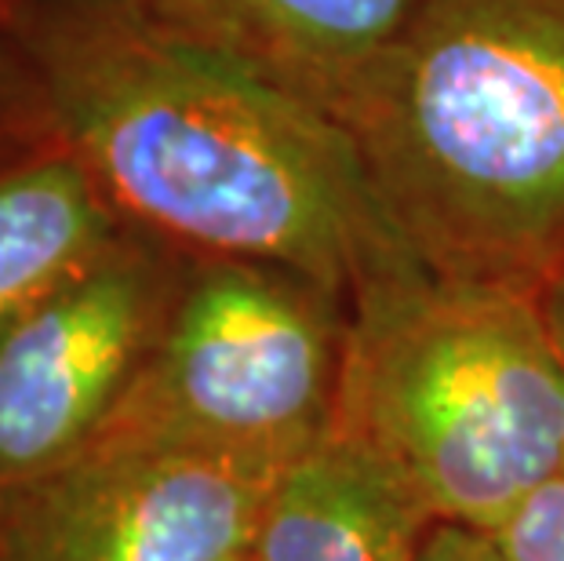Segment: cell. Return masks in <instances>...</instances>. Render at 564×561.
<instances>
[{
  "instance_id": "6da1fadb",
  "label": "cell",
  "mask_w": 564,
  "mask_h": 561,
  "mask_svg": "<svg viewBox=\"0 0 564 561\" xmlns=\"http://www.w3.org/2000/svg\"><path fill=\"white\" fill-rule=\"evenodd\" d=\"M55 136L128 226L350 303L415 248L339 117L142 0H4Z\"/></svg>"
},
{
  "instance_id": "7a4b0ae2",
  "label": "cell",
  "mask_w": 564,
  "mask_h": 561,
  "mask_svg": "<svg viewBox=\"0 0 564 561\" xmlns=\"http://www.w3.org/2000/svg\"><path fill=\"white\" fill-rule=\"evenodd\" d=\"M339 121L430 270L543 289L564 259V0H423Z\"/></svg>"
},
{
  "instance_id": "3957f363",
  "label": "cell",
  "mask_w": 564,
  "mask_h": 561,
  "mask_svg": "<svg viewBox=\"0 0 564 561\" xmlns=\"http://www.w3.org/2000/svg\"><path fill=\"white\" fill-rule=\"evenodd\" d=\"M332 431L437 521L491 532L564 471V350L539 292L423 259L371 278L350 300Z\"/></svg>"
},
{
  "instance_id": "277c9868",
  "label": "cell",
  "mask_w": 564,
  "mask_h": 561,
  "mask_svg": "<svg viewBox=\"0 0 564 561\" xmlns=\"http://www.w3.org/2000/svg\"><path fill=\"white\" fill-rule=\"evenodd\" d=\"M197 259L95 438L284 467L332 427L343 300L270 262Z\"/></svg>"
},
{
  "instance_id": "5b68a950",
  "label": "cell",
  "mask_w": 564,
  "mask_h": 561,
  "mask_svg": "<svg viewBox=\"0 0 564 561\" xmlns=\"http://www.w3.org/2000/svg\"><path fill=\"white\" fill-rule=\"evenodd\" d=\"M278 474L267 460L95 438L0 493V561H237Z\"/></svg>"
},
{
  "instance_id": "8992f818",
  "label": "cell",
  "mask_w": 564,
  "mask_h": 561,
  "mask_svg": "<svg viewBox=\"0 0 564 561\" xmlns=\"http://www.w3.org/2000/svg\"><path fill=\"white\" fill-rule=\"evenodd\" d=\"M183 248L128 226L0 339V493L88 445L158 343Z\"/></svg>"
},
{
  "instance_id": "52a82bcc",
  "label": "cell",
  "mask_w": 564,
  "mask_h": 561,
  "mask_svg": "<svg viewBox=\"0 0 564 561\" xmlns=\"http://www.w3.org/2000/svg\"><path fill=\"white\" fill-rule=\"evenodd\" d=\"M339 117L423 0H142Z\"/></svg>"
},
{
  "instance_id": "ba28073f",
  "label": "cell",
  "mask_w": 564,
  "mask_h": 561,
  "mask_svg": "<svg viewBox=\"0 0 564 561\" xmlns=\"http://www.w3.org/2000/svg\"><path fill=\"white\" fill-rule=\"evenodd\" d=\"M434 525L398 471L328 427L281 467L245 561H415Z\"/></svg>"
},
{
  "instance_id": "9c48e42d",
  "label": "cell",
  "mask_w": 564,
  "mask_h": 561,
  "mask_svg": "<svg viewBox=\"0 0 564 561\" xmlns=\"http://www.w3.org/2000/svg\"><path fill=\"white\" fill-rule=\"evenodd\" d=\"M124 230V216L55 131L0 153V339Z\"/></svg>"
},
{
  "instance_id": "30bf717a",
  "label": "cell",
  "mask_w": 564,
  "mask_h": 561,
  "mask_svg": "<svg viewBox=\"0 0 564 561\" xmlns=\"http://www.w3.org/2000/svg\"><path fill=\"white\" fill-rule=\"evenodd\" d=\"M502 561H564V471L532 488L491 529Z\"/></svg>"
},
{
  "instance_id": "8fae6325",
  "label": "cell",
  "mask_w": 564,
  "mask_h": 561,
  "mask_svg": "<svg viewBox=\"0 0 564 561\" xmlns=\"http://www.w3.org/2000/svg\"><path fill=\"white\" fill-rule=\"evenodd\" d=\"M55 131L0 0V153Z\"/></svg>"
},
{
  "instance_id": "7c38bea8",
  "label": "cell",
  "mask_w": 564,
  "mask_h": 561,
  "mask_svg": "<svg viewBox=\"0 0 564 561\" xmlns=\"http://www.w3.org/2000/svg\"><path fill=\"white\" fill-rule=\"evenodd\" d=\"M415 561H502V558L488 529L437 521L434 529L426 532Z\"/></svg>"
},
{
  "instance_id": "4fadbf2b",
  "label": "cell",
  "mask_w": 564,
  "mask_h": 561,
  "mask_svg": "<svg viewBox=\"0 0 564 561\" xmlns=\"http://www.w3.org/2000/svg\"><path fill=\"white\" fill-rule=\"evenodd\" d=\"M539 306H543L546 325H550V332H554L557 346L564 350V259L554 267V273L543 281V289H539Z\"/></svg>"
},
{
  "instance_id": "5bb4252c",
  "label": "cell",
  "mask_w": 564,
  "mask_h": 561,
  "mask_svg": "<svg viewBox=\"0 0 564 561\" xmlns=\"http://www.w3.org/2000/svg\"><path fill=\"white\" fill-rule=\"evenodd\" d=\"M237 561H245V558H237Z\"/></svg>"
}]
</instances>
